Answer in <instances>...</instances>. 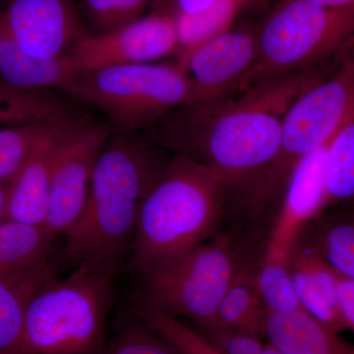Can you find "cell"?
<instances>
[{
  "label": "cell",
  "mask_w": 354,
  "mask_h": 354,
  "mask_svg": "<svg viewBox=\"0 0 354 354\" xmlns=\"http://www.w3.org/2000/svg\"><path fill=\"white\" fill-rule=\"evenodd\" d=\"M225 186L208 167L174 153L140 208L130 263L141 276L162 269L208 241Z\"/></svg>",
  "instance_id": "3"
},
{
  "label": "cell",
  "mask_w": 354,
  "mask_h": 354,
  "mask_svg": "<svg viewBox=\"0 0 354 354\" xmlns=\"http://www.w3.org/2000/svg\"><path fill=\"white\" fill-rule=\"evenodd\" d=\"M78 74L69 58L48 60L28 55L0 25V88L69 95Z\"/></svg>",
  "instance_id": "16"
},
{
  "label": "cell",
  "mask_w": 354,
  "mask_h": 354,
  "mask_svg": "<svg viewBox=\"0 0 354 354\" xmlns=\"http://www.w3.org/2000/svg\"><path fill=\"white\" fill-rule=\"evenodd\" d=\"M111 134L106 121L88 114L78 113L65 124L53 160L44 221L53 234L64 235L80 218L95 162Z\"/></svg>",
  "instance_id": "9"
},
{
  "label": "cell",
  "mask_w": 354,
  "mask_h": 354,
  "mask_svg": "<svg viewBox=\"0 0 354 354\" xmlns=\"http://www.w3.org/2000/svg\"><path fill=\"white\" fill-rule=\"evenodd\" d=\"M243 274L230 239L206 241L172 264L142 276L138 305L189 319L199 330H208L221 300Z\"/></svg>",
  "instance_id": "8"
},
{
  "label": "cell",
  "mask_w": 354,
  "mask_h": 354,
  "mask_svg": "<svg viewBox=\"0 0 354 354\" xmlns=\"http://www.w3.org/2000/svg\"><path fill=\"white\" fill-rule=\"evenodd\" d=\"M256 55L255 37L230 30L183 51L178 64L190 85L191 102L221 100L225 91L246 78Z\"/></svg>",
  "instance_id": "12"
},
{
  "label": "cell",
  "mask_w": 354,
  "mask_h": 354,
  "mask_svg": "<svg viewBox=\"0 0 354 354\" xmlns=\"http://www.w3.org/2000/svg\"><path fill=\"white\" fill-rule=\"evenodd\" d=\"M142 132L111 134L95 162L87 201L57 262L113 278L131 254L140 208L169 160Z\"/></svg>",
  "instance_id": "2"
},
{
  "label": "cell",
  "mask_w": 354,
  "mask_h": 354,
  "mask_svg": "<svg viewBox=\"0 0 354 354\" xmlns=\"http://www.w3.org/2000/svg\"><path fill=\"white\" fill-rule=\"evenodd\" d=\"M353 120L354 48L330 78L300 93L286 109L278 155L254 183L255 201L267 202L285 188L297 162Z\"/></svg>",
  "instance_id": "7"
},
{
  "label": "cell",
  "mask_w": 354,
  "mask_h": 354,
  "mask_svg": "<svg viewBox=\"0 0 354 354\" xmlns=\"http://www.w3.org/2000/svg\"><path fill=\"white\" fill-rule=\"evenodd\" d=\"M242 1L243 0H215L203 12L193 15L174 14L181 53L192 50L228 31Z\"/></svg>",
  "instance_id": "24"
},
{
  "label": "cell",
  "mask_w": 354,
  "mask_h": 354,
  "mask_svg": "<svg viewBox=\"0 0 354 354\" xmlns=\"http://www.w3.org/2000/svg\"><path fill=\"white\" fill-rule=\"evenodd\" d=\"M137 313L143 322L160 333L183 354H221L198 330L164 312L138 306Z\"/></svg>",
  "instance_id": "27"
},
{
  "label": "cell",
  "mask_w": 354,
  "mask_h": 354,
  "mask_svg": "<svg viewBox=\"0 0 354 354\" xmlns=\"http://www.w3.org/2000/svg\"><path fill=\"white\" fill-rule=\"evenodd\" d=\"M297 243L354 281V209L316 216L305 225Z\"/></svg>",
  "instance_id": "19"
},
{
  "label": "cell",
  "mask_w": 354,
  "mask_h": 354,
  "mask_svg": "<svg viewBox=\"0 0 354 354\" xmlns=\"http://www.w3.org/2000/svg\"><path fill=\"white\" fill-rule=\"evenodd\" d=\"M9 183L0 181V221L6 220L8 203Z\"/></svg>",
  "instance_id": "33"
},
{
  "label": "cell",
  "mask_w": 354,
  "mask_h": 354,
  "mask_svg": "<svg viewBox=\"0 0 354 354\" xmlns=\"http://www.w3.org/2000/svg\"><path fill=\"white\" fill-rule=\"evenodd\" d=\"M215 0H174L176 14L193 15L206 10Z\"/></svg>",
  "instance_id": "32"
},
{
  "label": "cell",
  "mask_w": 354,
  "mask_h": 354,
  "mask_svg": "<svg viewBox=\"0 0 354 354\" xmlns=\"http://www.w3.org/2000/svg\"><path fill=\"white\" fill-rule=\"evenodd\" d=\"M248 81L267 83L354 48V6L288 0L268 18Z\"/></svg>",
  "instance_id": "6"
},
{
  "label": "cell",
  "mask_w": 354,
  "mask_h": 354,
  "mask_svg": "<svg viewBox=\"0 0 354 354\" xmlns=\"http://www.w3.org/2000/svg\"><path fill=\"white\" fill-rule=\"evenodd\" d=\"M55 262L0 274V354H25L26 308L37 288L57 274Z\"/></svg>",
  "instance_id": "18"
},
{
  "label": "cell",
  "mask_w": 354,
  "mask_h": 354,
  "mask_svg": "<svg viewBox=\"0 0 354 354\" xmlns=\"http://www.w3.org/2000/svg\"><path fill=\"white\" fill-rule=\"evenodd\" d=\"M152 0H81L84 12L95 28L93 34L113 31L141 18Z\"/></svg>",
  "instance_id": "28"
},
{
  "label": "cell",
  "mask_w": 354,
  "mask_h": 354,
  "mask_svg": "<svg viewBox=\"0 0 354 354\" xmlns=\"http://www.w3.org/2000/svg\"><path fill=\"white\" fill-rule=\"evenodd\" d=\"M152 4L155 7L156 12H169V7L174 4V0H152Z\"/></svg>",
  "instance_id": "35"
},
{
  "label": "cell",
  "mask_w": 354,
  "mask_h": 354,
  "mask_svg": "<svg viewBox=\"0 0 354 354\" xmlns=\"http://www.w3.org/2000/svg\"><path fill=\"white\" fill-rule=\"evenodd\" d=\"M330 143L305 156L291 171L265 259L288 263L305 225L327 209L325 172Z\"/></svg>",
  "instance_id": "13"
},
{
  "label": "cell",
  "mask_w": 354,
  "mask_h": 354,
  "mask_svg": "<svg viewBox=\"0 0 354 354\" xmlns=\"http://www.w3.org/2000/svg\"><path fill=\"white\" fill-rule=\"evenodd\" d=\"M266 317L267 309L256 286L255 277H250L245 272L235 281L221 300L213 326L209 329L228 328L263 337H265Z\"/></svg>",
  "instance_id": "21"
},
{
  "label": "cell",
  "mask_w": 354,
  "mask_h": 354,
  "mask_svg": "<svg viewBox=\"0 0 354 354\" xmlns=\"http://www.w3.org/2000/svg\"><path fill=\"white\" fill-rule=\"evenodd\" d=\"M288 264L302 310L337 334L348 330L339 309L335 270L297 243Z\"/></svg>",
  "instance_id": "15"
},
{
  "label": "cell",
  "mask_w": 354,
  "mask_h": 354,
  "mask_svg": "<svg viewBox=\"0 0 354 354\" xmlns=\"http://www.w3.org/2000/svg\"><path fill=\"white\" fill-rule=\"evenodd\" d=\"M57 91L23 92L0 88V125H17L73 113L64 93Z\"/></svg>",
  "instance_id": "22"
},
{
  "label": "cell",
  "mask_w": 354,
  "mask_h": 354,
  "mask_svg": "<svg viewBox=\"0 0 354 354\" xmlns=\"http://www.w3.org/2000/svg\"><path fill=\"white\" fill-rule=\"evenodd\" d=\"M198 332L221 354H262L266 348L262 337L244 330L214 328Z\"/></svg>",
  "instance_id": "30"
},
{
  "label": "cell",
  "mask_w": 354,
  "mask_h": 354,
  "mask_svg": "<svg viewBox=\"0 0 354 354\" xmlns=\"http://www.w3.org/2000/svg\"><path fill=\"white\" fill-rule=\"evenodd\" d=\"M327 208L354 200V120L330 141L326 162Z\"/></svg>",
  "instance_id": "23"
},
{
  "label": "cell",
  "mask_w": 354,
  "mask_h": 354,
  "mask_svg": "<svg viewBox=\"0 0 354 354\" xmlns=\"http://www.w3.org/2000/svg\"><path fill=\"white\" fill-rule=\"evenodd\" d=\"M77 113L57 121L32 149L20 171L9 183L6 218L44 225L58 140L65 124Z\"/></svg>",
  "instance_id": "14"
},
{
  "label": "cell",
  "mask_w": 354,
  "mask_h": 354,
  "mask_svg": "<svg viewBox=\"0 0 354 354\" xmlns=\"http://www.w3.org/2000/svg\"><path fill=\"white\" fill-rule=\"evenodd\" d=\"M339 309L348 330L354 333V281L335 271Z\"/></svg>",
  "instance_id": "31"
},
{
  "label": "cell",
  "mask_w": 354,
  "mask_h": 354,
  "mask_svg": "<svg viewBox=\"0 0 354 354\" xmlns=\"http://www.w3.org/2000/svg\"><path fill=\"white\" fill-rule=\"evenodd\" d=\"M339 335L302 309L266 317L265 337L286 354H354V344Z\"/></svg>",
  "instance_id": "17"
},
{
  "label": "cell",
  "mask_w": 354,
  "mask_h": 354,
  "mask_svg": "<svg viewBox=\"0 0 354 354\" xmlns=\"http://www.w3.org/2000/svg\"><path fill=\"white\" fill-rule=\"evenodd\" d=\"M69 95L100 111L113 134L144 131L192 101L179 64L122 65L79 73Z\"/></svg>",
  "instance_id": "5"
},
{
  "label": "cell",
  "mask_w": 354,
  "mask_h": 354,
  "mask_svg": "<svg viewBox=\"0 0 354 354\" xmlns=\"http://www.w3.org/2000/svg\"><path fill=\"white\" fill-rule=\"evenodd\" d=\"M255 283L268 313H288L302 309L288 262L264 258Z\"/></svg>",
  "instance_id": "26"
},
{
  "label": "cell",
  "mask_w": 354,
  "mask_h": 354,
  "mask_svg": "<svg viewBox=\"0 0 354 354\" xmlns=\"http://www.w3.org/2000/svg\"><path fill=\"white\" fill-rule=\"evenodd\" d=\"M100 354H183L145 322L121 330Z\"/></svg>",
  "instance_id": "29"
},
{
  "label": "cell",
  "mask_w": 354,
  "mask_h": 354,
  "mask_svg": "<svg viewBox=\"0 0 354 354\" xmlns=\"http://www.w3.org/2000/svg\"><path fill=\"white\" fill-rule=\"evenodd\" d=\"M58 235L44 225L0 221V274L17 272L57 260Z\"/></svg>",
  "instance_id": "20"
},
{
  "label": "cell",
  "mask_w": 354,
  "mask_h": 354,
  "mask_svg": "<svg viewBox=\"0 0 354 354\" xmlns=\"http://www.w3.org/2000/svg\"><path fill=\"white\" fill-rule=\"evenodd\" d=\"M320 6L330 7H344L354 6V0H311Z\"/></svg>",
  "instance_id": "34"
},
{
  "label": "cell",
  "mask_w": 354,
  "mask_h": 354,
  "mask_svg": "<svg viewBox=\"0 0 354 354\" xmlns=\"http://www.w3.org/2000/svg\"><path fill=\"white\" fill-rule=\"evenodd\" d=\"M263 84L221 106L218 100L183 104L142 132L155 145L208 167L225 188L255 181L278 155L283 114L300 94L291 81Z\"/></svg>",
  "instance_id": "1"
},
{
  "label": "cell",
  "mask_w": 354,
  "mask_h": 354,
  "mask_svg": "<svg viewBox=\"0 0 354 354\" xmlns=\"http://www.w3.org/2000/svg\"><path fill=\"white\" fill-rule=\"evenodd\" d=\"M0 25L26 53L41 59L69 58L88 35L73 0H9Z\"/></svg>",
  "instance_id": "11"
},
{
  "label": "cell",
  "mask_w": 354,
  "mask_h": 354,
  "mask_svg": "<svg viewBox=\"0 0 354 354\" xmlns=\"http://www.w3.org/2000/svg\"><path fill=\"white\" fill-rule=\"evenodd\" d=\"M75 113L0 128V181L10 183L44 133L57 121Z\"/></svg>",
  "instance_id": "25"
},
{
  "label": "cell",
  "mask_w": 354,
  "mask_h": 354,
  "mask_svg": "<svg viewBox=\"0 0 354 354\" xmlns=\"http://www.w3.org/2000/svg\"><path fill=\"white\" fill-rule=\"evenodd\" d=\"M111 277L79 266L44 281L26 308L25 354H100L106 346Z\"/></svg>",
  "instance_id": "4"
},
{
  "label": "cell",
  "mask_w": 354,
  "mask_h": 354,
  "mask_svg": "<svg viewBox=\"0 0 354 354\" xmlns=\"http://www.w3.org/2000/svg\"><path fill=\"white\" fill-rule=\"evenodd\" d=\"M174 14L155 12L102 34L88 35L69 57L77 73L153 64L178 48Z\"/></svg>",
  "instance_id": "10"
},
{
  "label": "cell",
  "mask_w": 354,
  "mask_h": 354,
  "mask_svg": "<svg viewBox=\"0 0 354 354\" xmlns=\"http://www.w3.org/2000/svg\"><path fill=\"white\" fill-rule=\"evenodd\" d=\"M262 354H286L283 353V351H279V349L274 348V346H272L271 344L268 342V344H266V348L264 351H263Z\"/></svg>",
  "instance_id": "36"
}]
</instances>
